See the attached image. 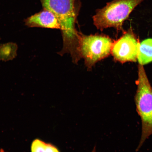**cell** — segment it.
<instances>
[{
    "instance_id": "277c9868",
    "label": "cell",
    "mask_w": 152,
    "mask_h": 152,
    "mask_svg": "<svg viewBox=\"0 0 152 152\" xmlns=\"http://www.w3.org/2000/svg\"><path fill=\"white\" fill-rule=\"evenodd\" d=\"M113 42L111 38L104 35H81L79 54L84 59L86 66L91 68L96 62L109 56Z\"/></svg>"
},
{
    "instance_id": "5b68a950",
    "label": "cell",
    "mask_w": 152,
    "mask_h": 152,
    "mask_svg": "<svg viewBox=\"0 0 152 152\" xmlns=\"http://www.w3.org/2000/svg\"><path fill=\"white\" fill-rule=\"evenodd\" d=\"M140 43L131 28L120 39L113 42L111 53L116 60L121 63L136 62Z\"/></svg>"
},
{
    "instance_id": "3957f363",
    "label": "cell",
    "mask_w": 152,
    "mask_h": 152,
    "mask_svg": "<svg viewBox=\"0 0 152 152\" xmlns=\"http://www.w3.org/2000/svg\"><path fill=\"white\" fill-rule=\"evenodd\" d=\"M137 85L135 102L142 123V136L137 149L138 150L152 134V88L143 66L139 64Z\"/></svg>"
},
{
    "instance_id": "ba28073f",
    "label": "cell",
    "mask_w": 152,
    "mask_h": 152,
    "mask_svg": "<svg viewBox=\"0 0 152 152\" xmlns=\"http://www.w3.org/2000/svg\"><path fill=\"white\" fill-rule=\"evenodd\" d=\"M46 142L40 139H35L31 144V152H45Z\"/></svg>"
},
{
    "instance_id": "7a4b0ae2",
    "label": "cell",
    "mask_w": 152,
    "mask_h": 152,
    "mask_svg": "<svg viewBox=\"0 0 152 152\" xmlns=\"http://www.w3.org/2000/svg\"><path fill=\"white\" fill-rule=\"evenodd\" d=\"M145 0H114L103 8L97 10L93 16L94 24L98 29L113 27L123 29L124 23L137 6Z\"/></svg>"
},
{
    "instance_id": "52a82bcc",
    "label": "cell",
    "mask_w": 152,
    "mask_h": 152,
    "mask_svg": "<svg viewBox=\"0 0 152 152\" xmlns=\"http://www.w3.org/2000/svg\"><path fill=\"white\" fill-rule=\"evenodd\" d=\"M137 60L142 66L152 62V39H145L140 43Z\"/></svg>"
},
{
    "instance_id": "8fae6325",
    "label": "cell",
    "mask_w": 152,
    "mask_h": 152,
    "mask_svg": "<svg viewBox=\"0 0 152 152\" xmlns=\"http://www.w3.org/2000/svg\"><path fill=\"white\" fill-rule=\"evenodd\" d=\"M0 152H5V151H4V150L1 149V150H0Z\"/></svg>"
},
{
    "instance_id": "9c48e42d",
    "label": "cell",
    "mask_w": 152,
    "mask_h": 152,
    "mask_svg": "<svg viewBox=\"0 0 152 152\" xmlns=\"http://www.w3.org/2000/svg\"><path fill=\"white\" fill-rule=\"evenodd\" d=\"M45 152H61L56 146L50 142H46Z\"/></svg>"
},
{
    "instance_id": "30bf717a",
    "label": "cell",
    "mask_w": 152,
    "mask_h": 152,
    "mask_svg": "<svg viewBox=\"0 0 152 152\" xmlns=\"http://www.w3.org/2000/svg\"><path fill=\"white\" fill-rule=\"evenodd\" d=\"M92 152H96V147H95L94 148V149L93 150V151H92Z\"/></svg>"
},
{
    "instance_id": "6da1fadb",
    "label": "cell",
    "mask_w": 152,
    "mask_h": 152,
    "mask_svg": "<svg viewBox=\"0 0 152 152\" xmlns=\"http://www.w3.org/2000/svg\"><path fill=\"white\" fill-rule=\"evenodd\" d=\"M44 9L52 12L58 21L64 39L63 51L70 52L73 58L79 56L81 35L75 28L80 5L78 0H40Z\"/></svg>"
},
{
    "instance_id": "8992f818",
    "label": "cell",
    "mask_w": 152,
    "mask_h": 152,
    "mask_svg": "<svg viewBox=\"0 0 152 152\" xmlns=\"http://www.w3.org/2000/svg\"><path fill=\"white\" fill-rule=\"evenodd\" d=\"M25 23L26 25L29 27L61 29L59 22L56 16L45 9L26 18Z\"/></svg>"
}]
</instances>
